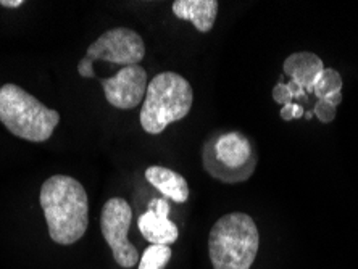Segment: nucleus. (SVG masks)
I'll use <instances>...</instances> for the list:
<instances>
[{
  "label": "nucleus",
  "instance_id": "1",
  "mask_svg": "<svg viewBox=\"0 0 358 269\" xmlns=\"http://www.w3.org/2000/svg\"><path fill=\"white\" fill-rule=\"evenodd\" d=\"M39 203L50 239L59 245H73L84 237L89 226V198L80 181L55 174L42 184Z\"/></svg>",
  "mask_w": 358,
  "mask_h": 269
},
{
  "label": "nucleus",
  "instance_id": "2",
  "mask_svg": "<svg viewBox=\"0 0 358 269\" xmlns=\"http://www.w3.org/2000/svg\"><path fill=\"white\" fill-rule=\"evenodd\" d=\"M260 247L252 216L234 212L213 224L208 235V255L213 269H250Z\"/></svg>",
  "mask_w": 358,
  "mask_h": 269
},
{
  "label": "nucleus",
  "instance_id": "3",
  "mask_svg": "<svg viewBox=\"0 0 358 269\" xmlns=\"http://www.w3.org/2000/svg\"><path fill=\"white\" fill-rule=\"evenodd\" d=\"M194 103L191 82L175 71L157 75L147 86L139 121L147 134H162L166 126L186 118Z\"/></svg>",
  "mask_w": 358,
  "mask_h": 269
},
{
  "label": "nucleus",
  "instance_id": "4",
  "mask_svg": "<svg viewBox=\"0 0 358 269\" xmlns=\"http://www.w3.org/2000/svg\"><path fill=\"white\" fill-rule=\"evenodd\" d=\"M0 121L13 136L28 142L49 140L60 123V113L45 107L17 84L0 87Z\"/></svg>",
  "mask_w": 358,
  "mask_h": 269
},
{
  "label": "nucleus",
  "instance_id": "5",
  "mask_svg": "<svg viewBox=\"0 0 358 269\" xmlns=\"http://www.w3.org/2000/svg\"><path fill=\"white\" fill-rule=\"evenodd\" d=\"M203 168L223 184L245 182L257 168L254 145L241 133L217 134L203 145Z\"/></svg>",
  "mask_w": 358,
  "mask_h": 269
},
{
  "label": "nucleus",
  "instance_id": "6",
  "mask_svg": "<svg viewBox=\"0 0 358 269\" xmlns=\"http://www.w3.org/2000/svg\"><path fill=\"white\" fill-rule=\"evenodd\" d=\"M145 57V44L136 31L129 28H113L89 45L86 57L78 63L76 70L83 78H97L94 61H108L120 66L139 65Z\"/></svg>",
  "mask_w": 358,
  "mask_h": 269
},
{
  "label": "nucleus",
  "instance_id": "7",
  "mask_svg": "<svg viewBox=\"0 0 358 269\" xmlns=\"http://www.w3.org/2000/svg\"><path fill=\"white\" fill-rule=\"evenodd\" d=\"M133 219V210L124 198H110L100 215V229L105 242L121 268H133L139 263L138 249L131 244L128 232Z\"/></svg>",
  "mask_w": 358,
  "mask_h": 269
},
{
  "label": "nucleus",
  "instance_id": "8",
  "mask_svg": "<svg viewBox=\"0 0 358 269\" xmlns=\"http://www.w3.org/2000/svg\"><path fill=\"white\" fill-rule=\"evenodd\" d=\"M105 99L115 108L133 110L139 107L142 100L145 99L147 86V71L141 65L124 66L112 78H100Z\"/></svg>",
  "mask_w": 358,
  "mask_h": 269
},
{
  "label": "nucleus",
  "instance_id": "9",
  "mask_svg": "<svg viewBox=\"0 0 358 269\" xmlns=\"http://www.w3.org/2000/svg\"><path fill=\"white\" fill-rule=\"evenodd\" d=\"M170 205L165 198H155L149 205V210L139 216L138 228L142 237L150 245H168L175 244L179 237L178 226L168 218Z\"/></svg>",
  "mask_w": 358,
  "mask_h": 269
},
{
  "label": "nucleus",
  "instance_id": "10",
  "mask_svg": "<svg viewBox=\"0 0 358 269\" xmlns=\"http://www.w3.org/2000/svg\"><path fill=\"white\" fill-rule=\"evenodd\" d=\"M282 70L291 78V81L299 84L303 91L313 92L324 65L323 60L313 52H296L284 60Z\"/></svg>",
  "mask_w": 358,
  "mask_h": 269
},
{
  "label": "nucleus",
  "instance_id": "11",
  "mask_svg": "<svg viewBox=\"0 0 358 269\" xmlns=\"http://www.w3.org/2000/svg\"><path fill=\"white\" fill-rule=\"evenodd\" d=\"M173 13L179 20H187L196 26L199 33H210L218 15L217 0H176Z\"/></svg>",
  "mask_w": 358,
  "mask_h": 269
},
{
  "label": "nucleus",
  "instance_id": "12",
  "mask_svg": "<svg viewBox=\"0 0 358 269\" xmlns=\"http://www.w3.org/2000/svg\"><path fill=\"white\" fill-rule=\"evenodd\" d=\"M145 179L166 198L184 203L189 198V184L181 174L163 166H149L145 170Z\"/></svg>",
  "mask_w": 358,
  "mask_h": 269
},
{
  "label": "nucleus",
  "instance_id": "13",
  "mask_svg": "<svg viewBox=\"0 0 358 269\" xmlns=\"http://www.w3.org/2000/svg\"><path fill=\"white\" fill-rule=\"evenodd\" d=\"M313 94L320 100H326L336 96V94H342V76L339 75V71H336L334 68H324L317 84H315Z\"/></svg>",
  "mask_w": 358,
  "mask_h": 269
},
{
  "label": "nucleus",
  "instance_id": "14",
  "mask_svg": "<svg viewBox=\"0 0 358 269\" xmlns=\"http://www.w3.org/2000/svg\"><path fill=\"white\" fill-rule=\"evenodd\" d=\"M171 260V249L168 245H150L141 256L138 269H165Z\"/></svg>",
  "mask_w": 358,
  "mask_h": 269
},
{
  "label": "nucleus",
  "instance_id": "15",
  "mask_svg": "<svg viewBox=\"0 0 358 269\" xmlns=\"http://www.w3.org/2000/svg\"><path fill=\"white\" fill-rule=\"evenodd\" d=\"M336 108L333 103L328 102V100H318L317 105H315V115H317V118L321 121V123H331V121H334L336 118Z\"/></svg>",
  "mask_w": 358,
  "mask_h": 269
},
{
  "label": "nucleus",
  "instance_id": "16",
  "mask_svg": "<svg viewBox=\"0 0 358 269\" xmlns=\"http://www.w3.org/2000/svg\"><path fill=\"white\" fill-rule=\"evenodd\" d=\"M294 99V94H292V89L289 87V84H282L279 82L275 86V89H273V100H275L276 103L279 105H287L291 103V100Z\"/></svg>",
  "mask_w": 358,
  "mask_h": 269
},
{
  "label": "nucleus",
  "instance_id": "17",
  "mask_svg": "<svg viewBox=\"0 0 358 269\" xmlns=\"http://www.w3.org/2000/svg\"><path fill=\"white\" fill-rule=\"evenodd\" d=\"M303 116V108L296 103H287L281 108V118L286 121H292Z\"/></svg>",
  "mask_w": 358,
  "mask_h": 269
},
{
  "label": "nucleus",
  "instance_id": "18",
  "mask_svg": "<svg viewBox=\"0 0 358 269\" xmlns=\"http://www.w3.org/2000/svg\"><path fill=\"white\" fill-rule=\"evenodd\" d=\"M23 3H24L23 0H0V5L7 8H17V7H21Z\"/></svg>",
  "mask_w": 358,
  "mask_h": 269
}]
</instances>
